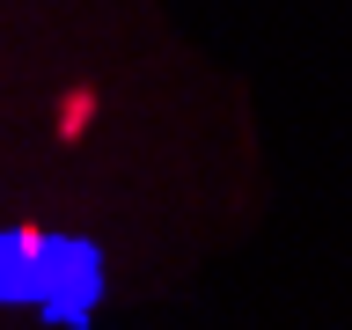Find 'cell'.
<instances>
[{
    "label": "cell",
    "mask_w": 352,
    "mask_h": 330,
    "mask_svg": "<svg viewBox=\"0 0 352 330\" xmlns=\"http://www.w3.org/2000/svg\"><path fill=\"white\" fill-rule=\"evenodd\" d=\"M250 184V103L169 0H0V330L176 286Z\"/></svg>",
    "instance_id": "6da1fadb"
}]
</instances>
